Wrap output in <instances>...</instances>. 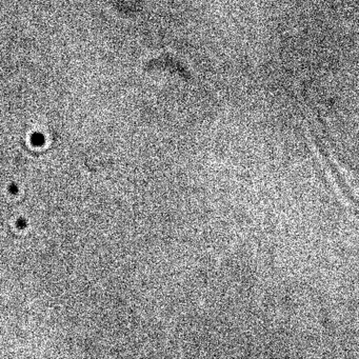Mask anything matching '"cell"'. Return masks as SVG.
<instances>
[{"mask_svg":"<svg viewBox=\"0 0 359 359\" xmlns=\"http://www.w3.org/2000/svg\"><path fill=\"white\" fill-rule=\"evenodd\" d=\"M312 135H313V138H314V142L316 143V145H317L320 154L322 155L323 159H324V161L327 162L328 166L330 168L331 172H332V174H333L334 177H335L336 181H337V183H338L339 188H340V190L342 191V193L344 194V196H346V198H348V199H349L350 201L353 203V205L359 207V200L357 199L354 195H353L351 189H350L349 185L346 184V180L343 179V177L341 176V174L339 173V171L337 170V168H336L335 165H334V163L332 162V160H331L330 156H329L328 152H327V150H325V147H324V144H323V142L321 141V139L318 137V135L316 134V132H315L314 130H312Z\"/></svg>","mask_w":359,"mask_h":359,"instance_id":"cell-1","label":"cell"}]
</instances>
